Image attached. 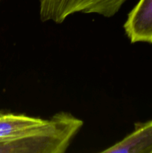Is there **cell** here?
<instances>
[{
	"instance_id": "cell-3",
	"label": "cell",
	"mask_w": 152,
	"mask_h": 153,
	"mask_svg": "<svg viewBox=\"0 0 152 153\" xmlns=\"http://www.w3.org/2000/svg\"><path fill=\"white\" fill-rule=\"evenodd\" d=\"M131 43H152V0H139L123 25Z\"/></svg>"
},
{
	"instance_id": "cell-1",
	"label": "cell",
	"mask_w": 152,
	"mask_h": 153,
	"mask_svg": "<svg viewBox=\"0 0 152 153\" xmlns=\"http://www.w3.org/2000/svg\"><path fill=\"white\" fill-rule=\"evenodd\" d=\"M83 125L82 120L60 111L9 142L1 152L64 153Z\"/></svg>"
},
{
	"instance_id": "cell-5",
	"label": "cell",
	"mask_w": 152,
	"mask_h": 153,
	"mask_svg": "<svg viewBox=\"0 0 152 153\" xmlns=\"http://www.w3.org/2000/svg\"><path fill=\"white\" fill-rule=\"evenodd\" d=\"M45 119L24 114L0 111V152L11 140L20 137L25 131L40 125Z\"/></svg>"
},
{
	"instance_id": "cell-4",
	"label": "cell",
	"mask_w": 152,
	"mask_h": 153,
	"mask_svg": "<svg viewBox=\"0 0 152 153\" xmlns=\"http://www.w3.org/2000/svg\"><path fill=\"white\" fill-rule=\"evenodd\" d=\"M103 153H152V120L137 123L130 134Z\"/></svg>"
},
{
	"instance_id": "cell-6",
	"label": "cell",
	"mask_w": 152,
	"mask_h": 153,
	"mask_svg": "<svg viewBox=\"0 0 152 153\" xmlns=\"http://www.w3.org/2000/svg\"><path fill=\"white\" fill-rule=\"evenodd\" d=\"M1 0H0V2H1Z\"/></svg>"
},
{
	"instance_id": "cell-2",
	"label": "cell",
	"mask_w": 152,
	"mask_h": 153,
	"mask_svg": "<svg viewBox=\"0 0 152 153\" xmlns=\"http://www.w3.org/2000/svg\"><path fill=\"white\" fill-rule=\"evenodd\" d=\"M126 0H40L42 22L61 24L75 13H96L104 17L115 16Z\"/></svg>"
}]
</instances>
